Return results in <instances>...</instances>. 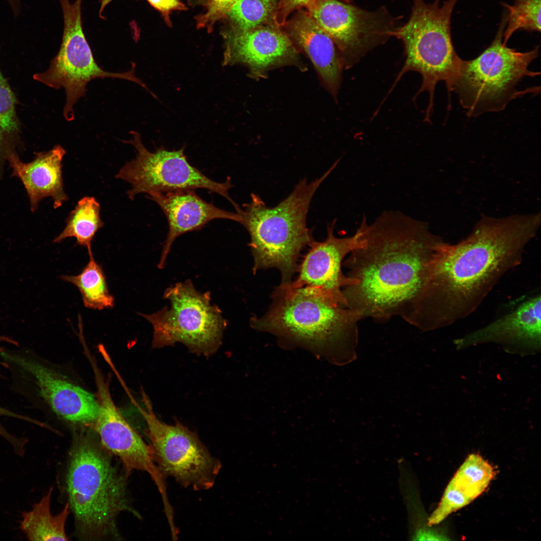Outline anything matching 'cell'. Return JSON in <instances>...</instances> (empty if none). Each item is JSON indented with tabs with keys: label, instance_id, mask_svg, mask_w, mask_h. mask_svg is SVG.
Returning <instances> with one entry per match:
<instances>
[{
	"label": "cell",
	"instance_id": "obj_1",
	"mask_svg": "<svg viewBox=\"0 0 541 541\" xmlns=\"http://www.w3.org/2000/svg\"><path fill=\"white\" fill-rule=\"evenodd\" d=\"M540 221L539 213L484 216L464 239L443 241L403 320L429 331L470 315L502 277L521 263Z\"/></svg>",
	"mask_w": 541,
	"mask_h": 541
},
{
	"label": "cell",
	"instance_id": "obj_2",
	"mask_svg": "<svg viewBox=\"0 0 541 541\" xmlns=\"http://www.w3.org/2000/svg\"><path fill=\"white\" fill-rule=\"evenodd\" d=\"M363 243L343 264L357 284L344 287L347 308L362 319L402 318L421 290L429 264L443 240L424 222L398 212L383 213L358 229Z\"/></svg>",
	"mask_w": 541,
	"mask_h": 541
},
{
	"label": "cell",
	"instance_id": "obj_3",
	"mask_svg": "<svg viewBox=\"0 0 541 541\" xmlns=\"http://www.w3.org/2000/svg\"><path fill=\"white\" fill-rule=\"evenodd\" d=\"M269 309L252 317L253 329L270 333L285 347H302L336 364L350 362L358 342L356 311L319 296L305 287L281 283Z\"/></svg>",
	"mask_w": 541,
	"mask_h": 541
},
{
	"label": "cell",
	"instance_id": "obj_4",
	"mask_svg": "<svg viewBox=\"0 0 541 541\" xmlns=\"http://www.w3.org/2000/svg\"><path fill=\"white\" fill-rule=\"evenodd\" d=\"M98 437L89 430L74 437L66 478L68 502L79 536L88 540L119 537L122 512L137 516L128 500L126 476L113 463Z\"/></svg>",
	"mask_w": 541,
	"mask_h": 541
},
{
	"label": "cell",
	"instance_id": "obj_5",
	"mask_svg": "<svg viewBox=\"0 0 541 541\" xmlns=\"http://www.w3.org/2000/svg\"><path fill=\"white\" fill-rule=\"evenodd\" d=\"M337 160L319 178L308 182L300 181L292 192L276 206L267 207L261 198L251 194L240 214L248 231L253 258V273L276 268L281 272L282 284L290 283L298 272L301 251L315 241L307 227V217L313 197L339 163Z\"/></svg>",
	"mask_w": 541,
	"mask_h": 541
},
{
	"label": "cell",
	"instance_id": "obj_6",
	"mask_svg": "<svg viewBox=\"0 0 541 541\" xmlns=\"http://www.w3.org/2000/svg\"><path fill=\"white\" fill-rule=\"evenodd\" d=\"M458 1L447 0L440 5V0L432 4L414 0L408 21L391 34L402 40L406 56L394 85L407 71L421 74L422 83L418 94L425 91L429 95L425 120L431 116L436 84L444 81L450 93L462 60L454 49L450 31L451 17Z\"/></svg>",
	"mask_w": 541,
	"mask_h": 541
},
{
	"label": "cell",
	"instance_id": "obj_7",
	"mask_svg": "<svg viewBox=\"0 0 541 541\" xmlns=\"http://www.w3.org/2000/svg\"><path fill=\"white\" fill-rule=\"evenodd\" d=\"M505 14L491 45L476 58L462 60L451 91L468 117L503 110L510 101L521 92L516 87L525 76L538 73L528 69L538 55L539 47L521 52L503 42Z\"/></svg>",
	"mask_w": 541,
	"mask_h": 541
},
{
	"label": "cell",
	"instance_id": "obj_8",
	"mask_svg": "<svg viewBox=\"0 0 541 541\" xmlns=\"http://www.w3.org/2000/svg\"><path fill=\"white\" fill-rule=\"evenodd\" d=\"M7 348L0 352L1 366L9 375L11 390L32 407L56 417L93 425L98 414L97 398L73 384L32 349Z\"/></svg>",
	"mask_w": 541,
	"mask_h": 541
},
{
	"label": "cell",
	"instance_id": "obj_9",
	"mask_svg": "<svg viewBox=\"0 0 541 541\" xmlns=\"http://www.w3.org/2000/svg\"><path fill=\"white\" fill-rule=\"evenodd\" d=\"M163 297L170 307L151 314L139 313L152 326V347L179 342L195 354L209 356L215 353L227 323L219 308L211 304L210 293L198 291L187 280L166 289Z\"/></svg>",
	"mask_w": 541,
	"mask_h": 541
},
{
	"label": "cell",
	"instance_id": "obj_10",
	"mask_svg": "<svg viewBox=\"0 0 541 541\" xmlns=\"http://www.w3.org/2000/svg\"><path fill=\"white\" fill-rule=\"evenodd\" d=\"M82 0L71 3L60 0L64 16V32L61 45L48 69L33 75V79L50 88H64L66 101L63 115L68 121L75 117L74 107L85 96L86 86L97 78H117L134 82L150 91L135 74V64L127 72H111L102 69L94 59L83 32L81 5Z\"/></svg>",
	"mask_w": 541,
	"mask_h": 541
},
{
	"label": "cell",
	"instance_id": "obj_11",
	"mask_svg": "<svg viewBox=\"0 0 541 541\" xmlns=\"http://www.w3.org/2000/svg\"><path fill=\"white\" fill-rule=\"evenodd\" d=\"M130 133L132 138L124 142L133 145L136 155L120 169L116 178L131 185L127 192L130 199L141 193L149 196L153 193L205 189L224 197L236 212L240 211L241 208L229 194L232 186L229 177L223 182L215 181L191 165L183 147L173 151L159 148L151 152L143 145L138 132L132 131Z\"/></svg>",
	"mask_w": 541,
	"mask_h": 541
},
{
	"label": "cell",
	"instance_id": "obj_12",
	"mask_svg": "<svg viewBox=\"0 0 541 541\" xmlns=\"http://www.w3.org/2000/svg\"><path fill=\"white\" fill-rule=\"evenodd\" d=\"M142 399L144 407L139 409L147 426L154 460L162 474L196 490L212 487L220 470V462L195 433L180 423L169 425L159 420L144 392Z\"/></svg>",
	"mask_w": 541,
	"mask_h": 541
},
{
	"label": "cell",
	"instance_id": "obj_13",
	"mask_svg": "<svg viewBox=\"0 0 541 541\" xmlns=\"http://www.w3.org/2000/svg\"><path fill=\"white\" fill-rule=\"evenodd\" d=\"M306 9L336 45L344 68L384 42L395 29L385 8L370 12L340 0H317Z\"/></svg>",
	"mask_w": 541,
	"mask_h": 541
},
{
	"label": "cell",
	"instance_id": "obj_14",
	"mask_svg": "<svg viewBox=\"0 0 541 541\" xmlns=\"http://www.w3.org/2000/svg\"><path fill=\"white\" fill-rule=\"evenodd\" d=\"M98 414L92 425L99 441L109 453L121 461L128 476L134 470L148 473L162 498L167 497L165 477L155 463L150 445L127 422L115 405L104 377L95 379Z\"/></svg>",
	"mask_w": 541,
	"mask_h": 541
},
{
	"label": "cell",
	"instance_id": "obj_15",
	"mask_svg": "<svg viewBox=\"0 0 541 541\" xmlns=\"http://www.w3.org/2000/svg\"><path fill=\"white\" fill-rule=\"evenodd\" d=\"M225 50L222 65H242L248 76L265 78L275 69L293 66L304 71L299 50L286 33L276 25H266L246 31L234 30L225 34Z\"/></svg>",
	"mask_w": 541,
	"mask_h": 541
},
{
	"label": "cell",
	"instance_id": "obj_16",
	"mask_svg": "<svg viewBox=\"0 0 541 541\" xmlns=\"http://www.w3.org/2000/svg\"><path fill=\"white\" fill-rule=\"evenodd\" d=\"M335 220L328 225L327 236L321 242L314 241L299 265V275L290 285L294 288L306 287L318 295L346 307L342 289L357 284L345 276L342 270L345 257L362 245L357 230L350 237H338L334 232ZM347 308V307H346Z\"/></svg>",
	"mask_w": 541,
	"mask_h": 541
},
{
	"label": "cell",
	"instance_id": "obj_17",
	"mask_svg": "<svg viewBox=\"0 0 541 541\" xmlns=\"http://www.w3.org/2000/svg\"><path fill=\"white\" fill-rule=\"evenodd\" d=\"M457 350L495 343L506 352L534 355L541 349V297L528 298L510 312L489 324L454 340Z\"/></svg>",
	"mask_w": 541,
	"mask_h": 541
},
{
	"label": "cell",
	"instance_id": "obj_18",
	"mask_svg": "<svg viewBox=\"0 0 541 541\" xmlns=\"http://www.w3.org/2000/svg\"><path fill=\"white\" fill-rule=\"evenodd\" d=\"M149 198L155 202L164 213L168 232L164 242L158 267H164L171 246L179 236L200 229L215 219H226L241 223L240 213L229 212L208 203L193 190L153 193Z\"/></svg>",
	"mask_w": 541,
	"mask_h": 541
},
{
	"label": "cell",
	"instance_id": "obj_19",
	"mask_svg": "<svg viewBox=\"0 0 541 541\" xmlns=\"http://www.w3.org/2000/svg\"><path fill=\"white\" fill-rule=\"evenodd\" d=\"M283 27L296 47L309 57L325 88L336 100L344 63L333 41L303 9L297 11Z\"/></svg>",
	"mask_w": 541,
	"mask_h": 541
},
{
	"label": "cell",
	"instance_id": "obj_20",
	"mask_svg": "<svg viewBox=\"0 0 541 541\" xmlns=\"http://www.w3.org/2000/svg\"><path fill=\"white\" fill-rule=\"evenodd\" d=\"M66 154L60 145L52 149L35 153L34 160L22 162L18 154L8 156L13 176L22 182L28 195L32 212L38 208L44 198L51 197L55 208L61 207L68 199L64 188L62 177L63 158Z\"/></svg>",
	"mask_w": 541,
	"mask_h": 541
},
{
	"label": "cell",
	"instance_id": "obj_21",
	"mask_svg": "<svg viewBox=\"0 0 541 541\" xmlns=\"http://www.w3.org/2000/svg\"><path fill=\"white\" fill-rule=\"evenodd\" d=\"M53 487H51L31 510L22 513L19 528L29 540H67L66 522L70 513L67 502L57 515L51 511V500Z\"/></svg>",
	"mask_w": 541,
	"mask_h": 541
},
{
	"label": "cell",
	"instance_id": "obj_22",
	"mask_svg": "<svg viewBox=\"0 0 541 541\" xmlns=\"http://www.w3.org/2000/svg\"><path fill=\"white\" fill-rule=\"evenodd\" d=\"M100 210V204L94 197L81 198L70 213L65 228L54 242L60 243L67 238L74 237L77 244L87 249L89 255L93 254L92 241L98 230L104 226Z\"/></svg>",
	"mask_w": 541,
	"mask_h": 541
},
{
	"label": "cell",
	"instance_id": "obj_23",
	"mask_svg": "<svg viewBox=\"0 0 541 541\" xmlns=\"http://www.w3.org/2000/svg\"><path fill=\"white\" fill-rule=\"evenodd\" d=\"M18 103L15 94L0 69V178L8 157L18 154L21 145V126L17 112Z\"/></svg>",
	"mask_w": 541,
	"mask_h": 541
},
{
	"label": "cell",
	"instance_id": "obj_24",
	"mask_svg": "<svg viewBox=\"0 0 541 541\" xmlns=\"http://www.w3.org/2000/svg\"><path fill=\"white\" fill-rule=\"evenodd\" d=\"M89 256V262L81 273L76 276L63 275L61 279L78 288L85 307L97 310L112 308L114 299L109 291L103 270L93 254Z\"/></svg>",
	"mask_w": 541,
	"mask_h": 541
},
{
	"label": "cell",
	"instance_id": "obj_25",
	"mask_svg": "<svg viewBox=\"0 0 541 541\" xmlns=\"http://www.w3.org/2000/svg\"><path fill=\"white\" fill-rule=\"evenodd\" d=\"M278 0H237L226 17L233 30L249 31L266 25H276L275 17Z\"/></svg>",
	"mask_w": 541,
	"mask_h": 541
},
{
	"label": "cell",
	"instance_id": "obj_26",
	"mask_svg": "<svg viewBox=\"0 0 541 541\" xmlns=\"http://www.w3.org/2000/svg\"><path fill=\"white\" fill-rule=\"evenodd\" d=\"M503 5L507 10L503 33L504 43L519 30L540 32V0H515L513 5Z\"/></svg>",
	"mask_w": 541,
	"mask_h": 541
},
{
	"label": "cell",
	"instance_id": "obj_27",
	"mask_svg": "<svg viewBox=\"0 0 541 541\" xmlns=\"http://www.w3.org/2000/svg\"><path fill=\"white\" fill-rule=\"evenodd\" d=\"M494 473L492 466L481 456L471 454L459 468L454 477L477 497L488 486Z\"/></svg>",
	"mask_w": 541,
	"mask_h": 541
},
{
	"label": "cell",
	"instance_id": "obj_28",
	"mask_svg": "<svg viewBox=\"0 0 541 541\" xmlns=\"http://www.w3.org/2000/svg\"><path fill=\"white\" fill-rule=\"evenodd\" d=\"M237 0H201L204 11L196 17L197 28L211 32L214 24L226 17L227 13Z\"/></svg>",
	"mask_w": 541,
	"mask_h": 541
},
{
	"label": "cell",
	"instance_id": "obj_29",
	"mask_svg": "<svg viewBox=\"0 0 541 541\" xmlns=\"http://www.w3.org/2000/svg\"><path fill=\"white\" fill-rule=\"evenodd\" d=\"M317 0H278V8L275 17V23L280 28L283 27L289 16L293 12L306 8ZM350 3L351 0H340Z\"/></svg>",
	"mask_w": 541,
	"mask_h": 541
},
{
	"label": "cell",
	"instance_id": "obj_30",
	"mask_svg": "<svg viewBox=\"0 0 541 541\" xmlns=\"http://www.w3.org/2000/svg\"><path fill=\"white\" fill-rule=\"evenodd\" d=\"M155 9L160 12L168 26L171 23L169 15L173 11H184L187 8L180 0H147Z\"/></svg>",
	"mask_w": 541,
	"mask_h": 541
},
{
	"label": "cell",
	"instance_id": "obj_31",
	"mask_svg": "<svg viewBox=\"0 0 541 541\" xmlns=\"http://www.w3.org/2000/svg\"><path fill=\"white\" fill-rule=\"evenodd\" d=\"M5 344H10L13 346H19L18 342L14 340L13 339L6 336L0 335V351L5 347L4 346ZM1 365V361H0ZM3 378V375L0 372V378Z\"/></svg>",
	"mask_w": 541,
	"mask_h": 541
},
{
	"label": "cell",
	"instance_id": "obj_32",
	"mask_svg": "<svg viewBox=\"0 0 541 541\" xmlns=\"http://www.w3.org/2000/svg\"><path fill=\"white\" fill-rule=\"evenodd\" d=\"M11 6L13 12L16 15L19 14L20 10V0H7Z\"/></svg>",
	"mask_w": 541,
	"mask_h": 541
},
{
	"label": "cell",
	"instance_id": "obj_33",
	"mask_svg": "<svg viewBox=\"0 0 541 541\" xmlns=\"http://www.w3.org/2000/svg\"><path fill=\"white\" fill-rule=\"evenodd\" d=\"M113 0H101V3H100L101 6H100V11H99V13L100 14V16H101V14L102 13L103 11L104 10L105 8L106 7V6H107Z\"/></svg>",
	"mask_w": 541,
	"mask_h": 541
},
{
	"label": "cell",
	"instance_id": "obj_34",
	"mask_svg": "<svg viewBox=\"0 0 541 541\" xmlns=\"http://www.w3.org/2000/svg\"><path fill=\"white\" fill-rule=\"evenodd\" d=\"M5 413V409L3 406L0 405V421L1 418L4 416Z\"/></svg>",
	"mask_w": 541,
	"mask_h": 541
}]
</instances>
